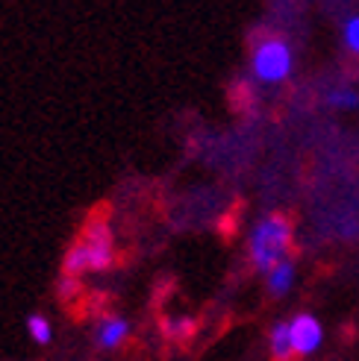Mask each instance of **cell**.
<instances>
[{
	"label": "cell",
	"instance_id": "cell-1",
	"mask_svg": "<svg viewBox=\"0 0 359 361\" xmlns=\"http://www.w3.org/2000/svg\"><path fill=\"white\" fill-rule=\"evenodd\" d=\"M115 259V238L106 221H88L80 241L65 256V276L77 279L86 270H106Z\"/></svg>",
	"mask_w": 359,
	"mask_h": 361
},
{
	"label": "cell",
	"instance_id": "cell-2",
	"mask_svg": "<svg viewBox=\"0 0 359 361\" xmlns=\"http://www.w3.org/2000/svg\"><path fill=\"white\" fill-rule=\"evenodd\" d=\"M295 238L292 221L283 218V214H268L262 218L254 229H250L247 238V250H250V262H254L259 270H274L280 262H286L289 256V247Z\"/></svg>",
	"mask_w": 359,
	"mask_h": 361
},
{
	"label": "cell",
	"instance_id": "cell-3",
	"mask_svg": "<svg viewBox=\"0 0 359 361\" xmlns=\"http://www.w3.org/2000/svg\"><path fill=\"white\" fill-rule=\"evenodd\" d=\"M254 74L262 82H283L292 74V50L280 39H265L254 50Z\"/></svg>",
	"mask_w": 359,
	"mask_h": 361
},
{
	"label": "cell",
	"instance_id": "cell-4",
	"mask_svg": "<svg viewBox=\"0 0 359 361\" xmlns=\"http://www.w3.org/2000/svg\"><path fill=\"white\" fill-rule=\"evenodd\" d=\"M289 332H292V347L295 355H312L321 347V338H324V329L312 314H298L289 323Z\"/></svg>",
	"mask_w": 359,
	"mask_h": 361
},
{
	"label": "cell",
	"instance_id": "cell-5",
	"mask_svg": "<svg viewBox=\"0 0 359 361\" xmlns=\"http://www.w3.org/2000/svg\"><path fill=\"white\" fill-rule=\"evenodd\" d=\"M130 335V323L124 317H106L98 326V344L103 350H115L118 344H124V338Z\"/></svg>",
	"mask_w": 359,
	"mask_h": 361
},
{
	"label": "cell",
	"instance_id": "cell-6",
	"mask_svg": "<svg viewBox=\"0 0 359 361\" xmlns=\"http://www.w3.org/2000/svg\"><path fill=\"white\" fill-rule=\"evenodd\" d=\"M268 344H271V355H274V361H289V358L295 355L289 323H274V326H271V335H268Z\"/></svg>",
	"mask_w": 359,
	"mask_h": 361
},
{
	"label": "cell",
	"instance_id": "cell-7",
	"mask_svg": "<svg viewBox=\"0 0 359 361\" xmlns=\"http://www.w3.org/2000/svg\"><path fill=\"white\" fill-rule=\"evenodd\" d=\"M292 285H295V264H292V259H286L274 270H268V291H271L274 297H283L286 291H292Z\"/></svg>",
	"mask_w": 359,
	"mask_h": 361
},
{
	"label": "cell",
	"instance_id": "cell-8",
	"mask_svg": "<svg viewBox=\"0 0 359 361\" xmlns=\"http://www.w3.org/2000/svg\"><path fill=\"white\" fill-rule=\"evenodd\" d=\"M27 329H30V338L35 341V344H47L50 341V323L42 314H33L27 320Z\"/></svg>",
	"mask_w": 359,
	"mask_h": 361
},
{
	"label": "cell",
	"instance_id": "cell-9",
	"mask_svg": "<svg viewBox=\"0 0 359 361\" xmlns=\"http://www.w3.org/2000/svg\"><path fill=\"white\" fill-rule=\"evenodd\" d=\"M330 103L339 106V109H353V106L359 103V94L353 92V88H339V92L330 94Z\"/></svg>",
	"mask_w": 359,
	"mask_h": 361
},
{
	"label": "cell",
	"instance_id": "cell-10",
	"mask_svg": "<svg viewBox=\"0 0 359 361\" xmlns=\"http://www.w3.org/2000/svg\"><path fill=\"white\" fill-rule=\"evenodd\" d=\"M342 39H345V47H348V50L359 53V15H356V18H351V21L345 24Z\"/></svg>",
	"mask_w": 359,
	"mask_h": 361
}]
</instances>
